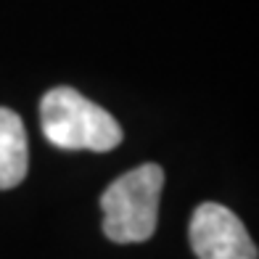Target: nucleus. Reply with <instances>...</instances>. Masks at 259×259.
<instances>
[{
  "instance_id": "obj_1",
  "label": "nucleus",
  "mask_w": 259,
  "mask_h": 259,
  "mask_svg": "<svg viewBox=\"0 0 259 259\" xmlns=\"http://www.w3.org/2000/svg\"><path fill=\"white\" fill-rule=\"evenodd\" d=\"M40 124L48 143L64 151H111L122 143L114 116L74 88H53L40 101Z\"/></svg>"
},
{
  "instance_id": "obj_2",
  "label": "nucleus",
  "mask_w": 259,
  "mask_h": 259,
  "mask_svg": "<svg viewBox=\"0 0 259 259\" xmlns=\"http://www.w3.org/2000/svg\"><path fill=\"white\" fill-rule=\"evenodd\" d=\"M164 169L159 164L140 167L116 178L101 196L103 233L114 243H143L156 230Z\"/></svg>"
},
{
  "instance_id": "obj_3",
  "label": "nucleus",
  "mask_w": 259,
  "mask_h": 259,
  "mask_svg": "<svg viewBox=\"0 0 259 259\" xmlns=\"http://www.w3.org/2000/svg\"><path fill=\"white\" fill-rule=\"evenodd\" d=\"M188 233L198 259H259L249 230L222 204H198Z\"/></svg>"
},
{
  "instance_id": "obj_4",
  "label": "nucleus",
  "mask_w": 259,
  "mask_h": 259,
  "mask_svg": "<svg viewBox=\"0 0 259 259\" xmlns=\"http://www.w3.org/2000/svg\"><path fill=\"white\" fill-rule=\"evenodd\" d=\"M29 146L21 116L0 106V191L16 188L27 178Z\"/></svg>"
}]
</instances>
